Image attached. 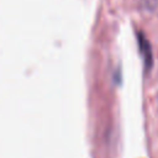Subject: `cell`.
<instances>
[{"label": "cell", "mask_w": 158, "mask_h": 158, "mask_svg": "<svg viewBox=\"0 0 158 158\" xmlns=\"http://www.w3.org/2000/svg\"><path fill=\"white\" fill-rule=\"evenodd\" d=\"M138 42H139V47H141V51H142V54H143V59H144V65H146V69L148 70L152 64H153V54H152V47L149 44V42L146 40V37L139 33L138 35Z\"/></svg>", "instance_id": "obj_1"}]
</instances>
